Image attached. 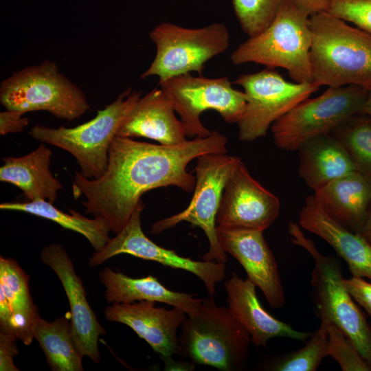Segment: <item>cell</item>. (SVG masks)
<instances>
[{"mask_svg": "<svg viewBox=\"0 0 371 371\" xmlns=\"http://www.w3.org/2000/svg\"><path fill=\"white\" fill-rule=\"evenodd\" d=\"M227 137L218 131L206 137H195L173 146L115 136L104 174L90 179L76 172L74 196L84 195L86 213L105 219L111 232L117 234L130 219L144 193L167 186L193 191L196 179L188 172V164L205 154L227 153Z\"/></svg>", "mask_w": 371, "mask_h": 371, "instance_id": "cell-1", "label": "cell"}, {"mask_svg": "<svg viewBox=\"0 0 371 371\" xmlns=\"http://www.w3.org/2000/svg\"><path fill=\"white\" fill-rule=\"evenodd\" d=\"M313 82L371 89V34L328 12L310 16Z\"/></svg>", "mask_w": 371, "mask_h": 371, "instance_id": "cell-2", "label": "cell"}, {"mask_svg": "<svg viewBox=\"0 0 371 371\" xmlns=\"http://www.w3.org/2000/svg\"><path fill=\"white\" fill-rule=\"evenodd\" d=\"M309 17L282 0L271 23L241 43L231 54V61L236 65L254 63L269 69L283 68L296 82H313Z\"/></svg>", "mask_w": 371, "mask_h": 371, "instance_id": "cell-3", "label": "cell"}, {"mask_svg": "<svg viewBox=\"0 0 371 371\" xmlns=\"http://www.w3.org/2000/svg\"><path fill=\"white\" fill-rule=\"evenodd\" d=\"M179 337V355L194 364L224 371L240 370L249 356L251 336L229 307L213 295L202 300L196 313L186 315Z\"/></svg>", "mask_w": 371, "mask_h": 371, "instance_id": "cell-4", "label": "cell"}, {"mask_svg": "<svg viewBox=\"0 0 371 371\" xmlns=\"http://www.w3.org/2000/svg\"><path fill=\"white\" fill-rule=\"evenodd\" d=\"M288 232L292 243L313 258L311 284L319 317L337 326L371 368V326L344 286L339 260L321 254L298 224L291 222Z\"/></svg>", "mask_w": 371, "mask_h": 371, "instance_id": "cell-5", "label": "cell"}, {"mask_svg": "<svg viewBox=\"0 0 371 371\" xmlns=\"http://www.w3.org/2000/svg\"><path fill=\"white\" fill-rule=\"evenodd\" d=\"M141 94L129 88L87 122L57 128L37 124L29 134L37 141L67 151L76 159L82 175L98 179L106 170L109 148L120 126Z\"/></svg>", "mask_w": 371, "mask_h": 371, "instance_id": "cell-6", "label": "cell"}, {"mask_svg": "<svg viewBox=\"0 0 371 371\" xmlns=\"http://www.w3.org/2000/svg\"><path fill=\"white\" fill-rule=\"evenodd\" d=\"M0 102L5 109L23 113L47 111L73 121L89 110L83 91L49 60L13 72L0 86Z\"/></svg>", "mask_w": 371, "mask_h": 371, "instance_id": "cell-7", "label": "cell"}, {"mask_svg": "<svg viewBox=\"0 0 371 371\" xmlns=\"http://www.w3.org/2000/svg\"><path fill=\"white\" fill-rule=\"evenodd\" d=\"M149 36L156 53L141 78L157 76L159 81L192 72L201 75L205 64L230 45L227 26L218 22L198 28L163 22L150 32Z\"/></svg>", "mask_w": 371, "mask_h": 371, "instance_id": "cell-8", "label": "cell"}, {"mask_svg": "<svg viewBox=\"0 0 371 371\" xmlns=\"http://www.w3.org/2000/svg\"><path fill=\"white\" fill-rule=\"evenodd\" d=\"M368 90L357 85L328 87L307 98L271 126L275 144L284 150H297L306 141L334 130L361 114Z\"/></svg>", "mask_w": 371, "mask_h": 371, "instance_id": "cell-9", "label": "cell"}, {"mask_svg": "<svg viewBox=\"0 0 371 371\" xmlns=\"http://www.w3.org/2000/svg\"><path fill=\"white\" fill-rule=\"evenodd\" d=\"M226 77L205 78L185 74L159 81V87L172 102L187 137H206L211 131L201 120V115L214 110L229 124H237L243 117L246 98Z\"/></svg>", "mask_w": 371, "mask_h": 371, "instance_id": "cell-10", "label": "cell"}, {"mask_svg": "<svg viewBox=\"0 0 371 371\" xmlns=\"http://www.w3.org/2000/svg\"><path fill=\"white\" fill-rule=\"evenodd\" d=\"M196 159V183L190 204L182 212L155 222L150 232L159 234L182 221L188 222L199 227L207 237L209 250L202 260L225 263L226 254L217 239L216 217L226 183L241 159L226 153H209Z\"/></svg>", "mask_w": 371, "mask_h": 371, "instance_id": "cell-11", "label": "cell"}, {"mask_svg": "<svg viewBox=\"0 0 371 371\" xmlns=\"http://www.w3.org/2000/svg\"><path fill=\"white\" fill-rule=\"evenodd\" d=\"M233 84L246 98L244 114L237 123L238 138L253 142L265 137L272 124L297 104L319 90L313 82H291L274 69L239 75Z\"/></svg>", "mask_w": 371, "mask_h": 371, "instance_id": "cell-12", "label": "cell"}, {"mask_svg": "<svg viewBox=\"0 0 371 371\" xmlns=\"http://www.w3.org/2000/svg\"><path fill=\"white\" fill-rule=\"evenodd\" d=\"M144 206L141 200L124 228L114 238H110L102 249L91 256L89 265L97 267L116 255L129 254L192 273L203 282L207 293L214 295L216 284L225 278V263L215 260H194L155 244L144 234L142 228L141 214Z\"/></svg>", "mask_w": 371, "mask_h": 371, "instance_id": "cell-13", "label": "cell"}, {"mask_svg": "<svg viewBox=\"0 0 371 371\" xmlns=\"http://www.w3.org/2000/svg\"><path fill=\"white\" fill-rule=\"evenodd\" d=\"M278 198L264 188L239 161L225 187L216 225L264 231L279 215Z\"/></svg>", "mask_w": 371, "mask_h": 371, "instance_id": "cell-14", "label": "cell"}, {"mask_svg": "<svg viewBox=\"0 0 371 371\" xmlns=\"http://www.w3.org/2000/svg\"><path fill=\"white\" fill-rule=\"evenodd\" d=\"M219 245L243 267L247 278L258 286L272 308L284 304L282 284L274 256L263 231L216 225Z\"/></svg>", "mask_w": 371, "mask_h": 371, "instance_id": "cell-15", "label": "cell"}, {"mask_svg": "<svg viewBox=\"0 0 371 371\" xmlns=\"http://www.w3.org/2000/svg\"><path fill=\"white\" fill-rule=\"evenodd\" d=\"M41 260L55 272L65 289L70 306L71 331L78 348L84 357L98 363V339L106 330L88 303L86 291L71 260L58 244L45 247L41 252Z\"/></svg>", "mask_w": 371, "mask_h": 371, "instance_id": "cell-16", "label": "cell"}, {"mask_svg": "<svg viewBox=\"0 0 371 371\" xmlns=\"http://www.w3.org/2000/svg\"><path fill=\"white\" fill-rule=\"evenodd\" d=\"M187 314L181 309L155 306V302L142 300L113 303L104 310L107 321L124 324L133 329L156 352L170 358L179 351L177 333Z\"/></svg>", "mask_w": 371, "mask_h": 371, "instance_id": "cell-17", "label": "cell"}, {"mask_svg": "<svg viewBox=\"0 0 371 371\" xmlns=\"http://www.w3.org/2000/svg\"><path fill=\"white\" fill-rule=\"evenodd\" d=\"M116 136L146 137L167 146L188 140L172 102L159 87L139 98L122 121Z\"/></svg>", "mask_w": 371, "mask_h": 371, "instance_id": "cell-18", "label": "cell"}, {"mask_svg": "<svg viewBox=\"0 0 371 371\" xmlns=\"http://www.w3.org/2000/svg\"><path fill=\"white\" fill-rule=\"evenodd\" d=\"M229 308L246 328L256 346L267 347L273 337H288L306 341L311 333L298 331L271 315L260 304L256 285L248 278L243 280L236 273L225 282Z\"/></svg>", "mask_w": 371, "mask_h": 371, "instance_id": "cell-19", "label": "cell"}, {"mask_svg": "<svg viewBox=\"0 0 371 371\" xmlns=\"http://www.w3.org/2000/svg\"><path fill=\"white\" fill-rule=\"evenodd\" d=\"M300 227L325 240L343 258L353 276L371 280V245L329 217L313 195L306 197L299 215Z\"/></svg>", "mask_w": 371, "mask_h": 371, "instance_id": "cell-20", "label": "cell"}, {"mask_svg": "<svg viewBox=\"0 0 371 371\" xmlns=\"http://www.w3.org/2000/svg\"><path fill=\"white\" fill-rule=\"evenodd\" d=\"M323 211L355 233H361L371 204V183L357 171L339 177L314 192Z\"/></svg>", "mask_w": 371, "mask_h": 371, "instance_id": "cell-21", "label": "cell"}, {"mask_svg": "<svg viewBox=\"0 0 371 371\" xmlns=\"http://www.w3.org/2000/svg\"><path fill=\"white\" fill-rule=\"evenodd\" d=\"M99 278L105 286V299L108 303H132L137 300L161 302L192 315L196 313L203 300L191 294L169 290L153 276L133 278L105 267L99 273Z\"/></svg>", "mask_w": 371, "mask_h": 371, "instance_id": "cell-22", "label": "cell"}, {"mask_svg": "<svg viewBox=\"0 0 371 371\" xmlns=\"http://www.w3.org/2000/svg\"><path fill=\"white\" fill-rule=\"evenodd\" d=\"M52 155L51 150L42 143L24 156L2 158L0 181L16 186L30 201L54 203L63 186L49 170Z\"/></svg>", "mask_w": 371, "mask_h": 371, "instance_id": "cell-23", "label": "cell"}, {"mask_svg": "<svg viewBox=\"0 0 371 371\" xmlns=\"http://www.w3.org/2000/svg\"><path fill=\"white\" fill-rule=\"evenodd\" d=\"M297 150L300 176L314 192L357 171L343 146L331 134L311 138Z\"/></svg>", "mask_w": 371, "mask_h": 371, "instance_id": "cell-24", "label": "cell"}, {"mask_svg": "<svg viewBox=\"0 0 371 371\" xmlns=\"http://www.w3.org/2000/svg\"><path fill=\"white\" fill-rule=\"evenodd\" d=\"M71 315H65L49 322L40 316L33 329L34 338L42 348L53 371H82L84 355L71 331Z\"/></svg>", "mask_w": 371, "mask_h": 371, "instance_id": "cell-25", "label": "cell"}, {"mask_svg": "<svg viewBox=\"0 0 371 371\" xmlns=\"http://www.w3.org/2000/svg\"><path fill=\"white\" fill-rule=\"evenodd\" d=\"M0 209L23 212L54 221L64 228L82 235L95 251L102 249L110 240L109 235L111 229L103 218H89L72 210H69L70 214L65 213L45 200L5 202L0 204Z\"/></svg>", "mask_w": 371, "mask_h": 371, "instance_id": "cell-26", "label": "cell"}, {"mask_svg": "<svg viewBox=\"0 0 371 371\" xmlns=\"http://www.w3.org/2000/svg\"><path fill=\"white\" fill-rule=\"evenodd\" d=\"M330 134L343 146L356 170L371 183V116H354Z\"/></svg>", "mask_w": 371, "mask_h": 371, "instance_id": "cell-27", "label": "cell"}, {"mask_svg": "<svg viewBox=\"0 0 371 371\" xmlns=\"http://www.w3.org/2000/svg\"><path fill=\"white\" fill-rule=\"evenodd\" d=\"M329 322L321 319L319 328L311 333L306 345L278 358L270 367L275 371H315L328 354Z\"/></svg>", "mask_w": 371, "mask_h": 371, "instance_id": "cell-28", "label": "cell"}, {"mask_svg": "<svg viewBox=\"0 0 371 371\" xmlns=\"http://www.w3.org/2000/svg\"><path fill=\"white\" fill-rule=\"evenodd\" d=\"M282 0H232L235 16L249 37L265 30L274 19Z\"/></svg>", "mask_w": 371, "mask_h": 371, "instance_id": "cell-29", "label": "cell"}, {"mask_svg": "<svg viewBox=\"0 0 371 371\" xmlns=\"http://www.w3.org/2000/svg\"><path fill=\"white\" fill-rule=\"evenodd\" d=\"M29 278L15 260L0 257V291L6 296L12 311L34 304L30 293Z\"/></svg>", "mask_w": 371, "mask_h": 371, "instance_id": "cell-30", "label": "cell"}, {"mask_svg": "<svg viewBox=\"0 0 371 371\" xmlns=\"http://www.w3.org/2000/svg\"><path fill=\"white\" fill-rule=\"evenodd\" d=\"M328 333V354L337 361L343 371H371L352 341L330 322Z\"/></svg>", "mask_w": 371, "mask_h": 371, "instance_id": "cell-31", "label": "cell"}, {"mask_svg": "<svg viewBox=\"0 0 371 371\" xmlns=\"http://www.w3.org/2000/svg\"><path fill=\"white\" fill-rule=\"evenodd\" d=\"M328 12L371 34V0H333Z\"/></svg>", "mask_w": 371, "mask_h": 371, "instance_id": "cell-32", "label": "cell"}, {"mask_svg": "<svg viewBox=\"0 0 371 371\" xmlns=\"http://www.w3.org/2000/svg\"><path fill=\"white\" fill-rule=\"evenodd\" d=\"M38 308L35 304L19 310L12 311L8 330L25 345L32 344L34 338L33 329L36 319L39 317ZM2 332V331H1Z\"/></svg>", "mask_w": 371, "mask_h": 371, "instance_id": "cell-33", "label": "cell"}, {"mask_svg": "<svg viewBox=\"0 0 371 371\" xmlns=\"http://www.w3.org/2000/svg\"><path fill=\"white\" fill-rule=\"evenodd\" d=\"M345 289L354 301L361 306L371 316V283L363 278L353 276L349 279H343Z\"/></svg>", "mask_w": 371, "mask_h": 371, "instance_id": "cell-34", "label": "cell"}, {"mask_svg": "<svg viewBox=\"0 0 371 371\" xmlns=\"http://www.w3.org/2000/svg\"><path fill=\"white\" fill-rule=\"evenodd\" d=\"M11 333L0 331V370L19 371L14 365V358L19 354L16 340Z\"/></svg>", "mask_w": 371, "mask_h": 371, "instance_id": "cell-35", "label": "cell"}, {"mask_svg": "<svg viewBox=\"0 0 371 371\" xmlns=\"http://www.w3.org/2000/svg\"><path fill=\"white\" fill-rule=\"evenodd\" d=\"M21 111L5 110L0 113V134L22 132L28 125V119Z\"/></svg>", "mask_w": 371, "mask_h": 371, "instance_id": "cell-36", "label": "cell"}, {"mask_svg": "<svg viewBox=\"0 0 371 371\" xmlns=\"http://www.w3.org/2000/svg\"><path fill=\"white\" fill-rule=\"evenodd\" d=\"M308 16L328 12L333 0H288Z\"/></svg>", "mask_w": 371, "mask_h": 371, "instance_id": "cell-37", "label": "cell"}, {"mask_svg": "<svg viewBox=\"0 0 371 371\" xmlns=\"http://www.w3.org/2000/svg\"><path fill=\"white\" fill-rule=\"evenodd\" d=\"M360 234L371 245V204Z\"/></svg>", "mask_w": 371, "mask_h": 371, "instance_id": "cell-38", "label": "cell"}, {"mask_svg": "<svg viewBox=\"0 0 371 371\" xmlns=\"http://www.w3.org/2000/svg\"><path fill=\"white\" fill-rule=\"evenodd\" d=\"M361 114L371 116V89L368 90V95L363 104Z\"/></svg>", "mask_w": 371, "mask_h": 371, "instance_id": "cell-39", "label": "cell"}]
</instances>
